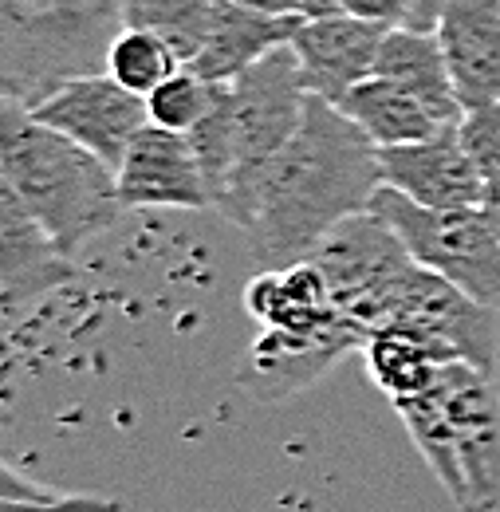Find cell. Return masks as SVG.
<instances>
[{
    "instance_id": "obj_23",
    "label": "cell",
    "mask_w": 500,
    "mask_h": 512,
    "mask_svg": "<svg viewBox=\"0 0 500 512\" xmlns=\"http://www.w3.org/2000/svg\"><path fill=\"white\" fill-rule=\"evenodd\" d=\"M178 67H186L178 60V52L162 40V36H154V32H146V28H119V36L111 40V48H107V60H103V71L107 75H115L123 87H130L134 95H150L154 87H162Z\"/></svg>"
},
{
    "instance_id": "obj_19",
    "label": "cell",
    "mask_w": 500,
    "mask_h": 512,
    "mask_svg": "<svg viewBox=\"0 0 500 512\" xmlns=\"http://www.w3.org/2000/svg\"><path fill=\"white\" fill-rule=\"evenodd\" d=\"M375 75L394 79L402 87H410L414 95H422L441 123H461L465 107L457 99L449 60L441 48L438 32H414V28H390L382 48H378Z\"/></svg>"
},
{
    "instance_id": "obj_26",
    "label": "cell",
    "mask_w": 500,
    "mask_h": 512,
    "mask_svg": "<svg viewBox=\"0 0 500 512\" xmlns=\"http://www.w3.org/2000/svg\"><path fill=\"white\" fill-rule=\"evenodd\" d=\"M339 12H351L359 20H375V24H386V28L426 32V24H422V0H339Z\"/></svg>"
},
{
    "instance_id": "obj_4",
    "label": "cell",
    "mask_w": 500,
    "mask_h": 512,
    "mask_svg": "<svg viewBox=\"0 0 500 512\" xmlns=\"http://www.w3.org/2000/svg\"><path fill=\"white\" fill-rule=\"evenodd\" d=\"M123 28V0H4V99L40 103L91 75Z\"/></svg>"
},
{
    "instance_id": "obj_3",
    "label": "cell",
    "mask_w": 500,
    "mask_h": 512,
    "mask_svg": "<svg viewBox=\"0 0 500 512\" xmlns=\"http://www.w3.org/2000/svg\"><path fill=\"white\" fill-rule=\"evenodd\" d=\"M0 178L67 256L107 233L126 209L119 170L75 138L32 119L16 99H4L0 107Z\"/></svg>"
},
{
    "instance_id": "obj_11",
    "label": "cell",
    "mask_w": 500,
    "mask_h": 512,
    "mask_svg": "<svg viewBox=\"0 0 500 512\" xmlns=\"http://www.w3.org/2000/svg\"><path fill=\"white\" fill-rule=\"evenodd\" d=\"M382 186L406 193L426 209H481L489 182L461 142V123L406 146H378Z\"/></svg>"
},
{
    "instance_id": "obj_2",
    "label": "cell",
    "mask_w": 500,
    "mask_h": 512,
    "mask_svg": "<svg viewBox=\"0 0 500 512\" xmlns=\"http://www.w3.org/2000/svg\"><path fill=\"white\" fill-rule=\"evenodd\" d=\"M308 95L312 91L304 83L300 60L292 44H284L233 83H221L209 115L189 130L213 193V209L233 225H249L272 162L304 123Z\"/></svg>"
},
{
    "instance_id": "obj_17",
    "label": "cell",
    "mask_w": 500,
    "mask_h": 512,
    "mask_svg": "<svg viewBox=\"0 0 500 512\" xmlns=\"http://www.w3.org/2000/svg\"><path fill=\"white\" fill-rule=\"evenodd\" d=\"M245 308L260 327L284 331H308L339 316L331 288L312 260L288 268H260L245 288Z\"/></svg>"
},
{
    "instance_id": "obj_16",
    "label": "cell",
    "mask_w": 500,
    "mask_h": 512,
    "mask_svg": "<svg viewBox=\"0 0 500 512\" xmlns=\"http://www.w3.org/2000/svg\"><path fill=\"white\" fill-rule=\"evenodd\" d=\"M300 24L304 16H276V12H256L241 0H221L213 28L189 67L213 83H233L252 64H260L268 52L292 44Z\"/></svg>"
},
{
    "instance_id": "obj_21",
    "label": "cell",
    "mask_w": 500,
    "mask_h": 512,
    "mask_svg": "<svg viewBox=\"0 0 500 512\" xmlns=\"http://www.w3.org/2000/svg\"><path fill=\"white\" fill-rule=\"evenodd\" d=\"M414 446L422 449V457L430 461L434 477L441 481V489L453 497V505L465 512L469 505V485H465V469H461V449H457V434H453V422L445 418L438 394L426 390L418 398H406V402H394Z\"/></svg>"
},
{
    "instance_id": "obj_27",
    "label": "cell",
    "mask_w": 500,
    "mask_h": 512,
    "mask_svg": "<svg viewBox=\"0 0 500 512\" xmlns=\"http://www.w3.org/2000/svg\"><path fill=\"white\" fill-rule=\"evenodd\" d=\"M0 512H123V505L111 497H95V493H56L44 501L0 497Z\"/></svg>"
},
{
    "instance_id": "obj_14",
    "label": "cell",
    "mask_w": 500,
    "mask_h": 512,
    "mask_svg": "<svg viewBox=\"0 0 500 512\" xmlns=\"http://www.w3.org/2000/svg\"><path fill=\"white\" fill-rule=\"evenodd\" d=\"M71 276V256L0 178V304L8 316L32 308Z\"/></svg>"
},
{
    "instance_id": "obj_25",
    "label": "cell",
    "mask_w": 500,
    "mask_h": 512,
    "mask_svg": "<svg viewBox=\"0 0 500 512\" xmlns=\"http://www.w3.org/2000/svg\"><path fill=\"white\" fill-rule=\"evenodd\" d=\"M461 142L469 158L477 162L485 182H500V99L465 111L461 119Z\"/></svg>"
},
{
    "instance_id": "obj_30",
    "label": "cell",
    "mask_w": 500,
    "mask_h": 512,
    "mask_svg": "<svg viewBox=\"0 0 500 512\" xmlns=\"http://www.w3.org/2000/svg\"><path fill=\"white\" fill-rule=\"evenodd\" d=\"M445 4H449V0H422V24H426V32H438Z\"/></svg>"
},
{
    "instance_id": "obj_22",
    "label": "cell",
    "mask_w": 500,
    "mask_h": 512,
    "mask_svg": "<svg viewBox=\"0 0 500 512\" xmlns=\"http://www.w3.org/2000/svg\"><path fill=\"white\" fill-rule=\"evenodd\" d=\"M221 0H123V24L126 28H146L162 36L182 64H193Z\"/></svg>"
},
{
    "instance_id": "obj_15",
    "label": "cell",
    "mask_w": 500,
    "mask_h": 512,
    "mask_svg": "<svg viewBox=\"0 0 500 512\" xmlns=\"http://www.w3.org/2000/svg\"><path fill=\"white\" fill-rule=\"evenodd\" d=\"M438 40L465 111L500 99V0H449Z\"/></svg>"
},
{
    "instance_id": "obj_28",
    "label": "cell",
    "mask_w": 500,
    "mask_h": 512,
    "mask_svg": "<svg viewBox=\"0 0 500 512\" xmlns=\"http://www.w3.org/2000/svg\"><path fill=\"white\" fill-rule=\"evenodd\" d=\"M256 12H276V16H308L304 12V0H241Z\"/></svg>"
},
{
    "instance_id": "obj_5",
    "label": "cell",
    "mask_w": 500,
    "mask_h": 512,
    "mask_svg": "<svg viewBox=\"0 0 500 512\" xmlns=\"http://www.w3.org/2000/svg\"><path fill=\"white\" fill-rule=\"evenodd\" d=\"M371 213L402 237L422 268L500 312V237L485 209H426L406 193L378 186Z\"/></svg>"
},
{
    "instance_id": "obj_18",
    "label": "cell",
    "mask_w": 500,
    "mask_h": 512,
    "mask_svg": "<svg viewBox=\"0 0 500 512\" xmlns=\"http://www.w3.org/2000/svg\"><path fill=\"white\" fill-rule=\"evenodd\" d=\"M351 123L367 130V138L375 146H406V142H422L430 134H438L441 123L434 115V107L414 95L410 87L394 83V79H382V75H371L363 79L359 87H351L339 103H335Z\"/></svg>"
},
{
    "instance_id": "obj_8",
    "label": "cell",
    "mask_w": 500,
    "mask_h": 512,
    "mask_svg": "<svg viewBox=\"0 0 500 512\" xmlns=\"http://www.w3.org/2000/svg\"><path fill=\"white\" fill-rule=\"evenodd\" d=\"M28 115L40 119L44 127L75 138L79 146H87L115 170L123 166V154L134 142V134L150 123L146 99L134 95L107 71L63 79L56 91H48L40 103L28 107Z\"/></svg>"
},
{
    "instance_id": "obj_31",
    "label": "cell",
    "mask_w": 500,
    "mask_h": 512,
    "mask_svg": "<svg viewBox=\"0 0 500 512\" xmlns=\"http://www.w3.org/2000/svg\"><path fill=\"white\" fill-rule=\"evenodd\" d=\"M304 12H308V16H327V12H339V0H304Z\"/></svg>"
},
{
    "instance_id": "obj_7",
    "label": "cell",
    "mask_w": 500,
    "mask_h": 512,
    "mask_svg": "<svg viewBox=\"0 0 500 512\" xmlns=\"http://www.w3.org/2000/svg\"><path fill=\"white\" fill-rule=\"evenodd\" d=\"M497 316V308L473 300L445 276L414 264L402 276L382 327L414 331L449 363L465 359V363H477L481 371H497Z\"/></svg>"
},
{
    "instance_id": "obj_29",
    "label": "cell",
    "mask_w": 500,
    "mask_h": 512,
    "mask_svg": "<svg viewBox=\"0 0 500 512\" xmlns=\"http://www.w3.org/2000/svg\"><path fill=\"white\" fill-rule=\"evenodd\" d=\"M481 209H485V217L493 221V229H497V237H500V182H489V190H485V201H481Z\"/></svg>"
},
{
    "instance_id": "obj_24",
    "label": "cell",
    "mask_w": 500,
    "mask_h": 512,
    "mask_svg": "<svg viewBox=\"0 0 500 512\" xmlns=\"http://www.w3.org/2000/svg\"><path fill=\"white\" fill-rule=\"evenodd\" d=\"M217 87H221V83L197 75L189 64L178 67L162 87H154V91L146 95L150 123H158V127H166V130H178V134H189V130L209 115V107H213V99H217Z\"/></svg>"
},
{
    "instance_id": "obj_1",
    "label": "cell",
    "mask_w": 500,
    "mask_h": 512,
    "mask_svg": "<svg viewBox=\"0 0 500 512\" xmlns=\"http://www.w3.org/2000/svg\"><path fill=\"white\" fill-rule=\"evenodd\" d=\"M382 186L378 146L335 103L308 95L304 123L272 162L245 225L256 268H288L347 217L367 213Z\"/></svg>"
},
{
    "instance_id": "obj_10",
    "label": "cell",
    "mask_w": 500,
    "mask_h": 512,
    "mask_svg": "<svg viewBox=\"0 0 500 512\" xmlns=\"http://www.w3.org/2000/svg\"><path fill=\"white\" fill-rule=\"evenodd\" d=\"M445 418L453 422L461 469L469 485L465 512H497L500 509V394L493 371H481L477 363H445L434 386Z\"/></svg>"
},
{
    "instance_id": "obj_9",
    "label": "cell",
    "mask_w": 500,
    "mask_h": 512,
    "mask_svg": "<svg viewBox=\"0 0 500 512\" xmlns=\"http://www.w3.org/2000/svg\"><path fill=\"white\" fill-rule=\"evenodd\" d=\"M367 339L371 335L355 320H347L343 312L308 331L264 327L237 367V386L249 390L256 402H284L308 390L315 379H323L327 367L343 359L347 351L367 347Z\"/></svg>"
},
{
    "instance_id": "obj_20",
    "label": "cell",
    "mask_w": 500,
    "mask_h": 512,
    "mask_svg": "<svg viewBox=\"0 0 500 512\" xmlns=\"http://www.w3.org/2000/svg\"><path fill=\"white\" fill-rule=\"evenodd\" d=\"M363 351H367L371 379L390 394V402H406V398L434 390L441 379V367L449 363L426 339H418L406 327H382L367 339Z\"/></svg>"
},
{
    "instance_id": "obj_12",
    "label": "cell",
    "mask_w": 500,
    "mask_h": 512,
    "mask_svg": "<svg viewBox=\"0 0 500 512\" xmlns=\"http://www.w3.org/2000/svg\"><path fill=\"white\" fill-rule=\"evenodd\" d=\"M119 197L126 209H213V193L189 134L158 123H146L126 146Z\"/></svg>"
},
{
    "instance_id": "obj_6",
    "label": "cell",
    "mask_w": 500,
    "mask_h": 512,
    "mask_svg": "<svg viewBox=\"0 0 500 512\" xmlns=\"http://www.w3.org/2000/svg\"><path fill=\"white\" fill-rule=\"evenodd\" d=\"M308 260L323 272L335 308L359 323L367 335H375L386 323L402 276L418 264L402 245V237L371 209L339 221Z\"/></svg>"
},
{
    "instance_id": "obj_13",
    "label": "cell",
    "mask_w": 500,
    "mask_h": 512,
    "mask_svg": "<svg viewBox=\"0 0 500 512\" xmlns=\"http://www.w3.org/2000/svg\"><path fill=\"white\" fill-rule=\"evenodd\" d=\"M386 32V24L359 20L351 12L304 16V24L292 36V52L300 60L308 91L327 103H339L351 87L371 79Z\"/></svg>"
}]
</instances>
